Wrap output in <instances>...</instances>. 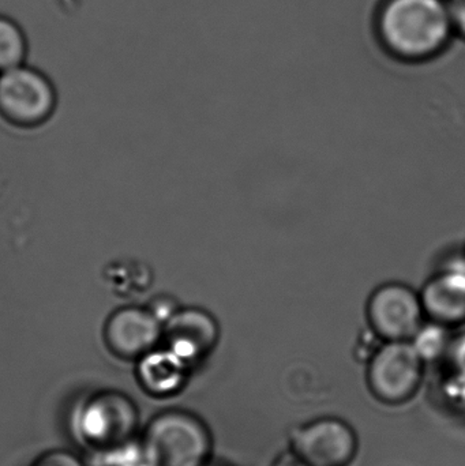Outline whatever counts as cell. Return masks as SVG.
I'll return each mask as SVG.
<instances>
[{"mask_svg": "<svg viewBox=\"0 0 465 466\" xmlns=\"http://www.w3.org/2000/svg\"><path fill=\"white\" fill-rule=\"evenodd\" d=\"M377 30L385 49L406 62L436 57L456 32L450 0H385Z\"/></svg>", "mask_w": 465, "mask_h": 466, "instance_id": "6da1fadb", "label": "cell"}, {"mask_svg": "<svg viewBox=\"0 0 465 466\" xmlns=\"http://www.w3.org/2000/svg\"><path fill=\"white\" fill-rule=\"evenodd\" d=\"M425 366L411 341L381 342L369 356L366 383L379 402L404 404L417 396Z\"/></svg>", "mask_w": 465, "mask_h": 466, "instance_id": "7a4b0ae2", "label": "cell"}, {"mask_svg": "<svg viewBox=\"0 0 465 466\" xmlns=\"http://www.w3.org/2000/svg\"><path fill=\"white\" fill-rule=\"evenodd\" d=\"M365 317L381 342L411 341L426 322L420 290L403 281L377 285L366 300Z\"/></svg>", "mask_w": 465, "mask_h": 466, "instance_id": "3957f363", "label": "cell"}, {"mask_svg": "<svg viewBox=\"0 0 465 466\" xmlns=\"http://www.w3.org/2000/svg\"><path fill=\"white\" fill-rule=\"evenodd\" d=\"M56 90L45 74L21 65L0 73V114L11 125L35 127L51 117Z\"/></svg>", "mask_w": 465, "mask_h": 466, "instance_id": "277c9868", "label": "cell"}, {"mask_svg": "<svg viewBox=\"0 0 465 466\" xmlns=\"http://www.w3.org/2000/svg\"><path fill=\"white\" fill-rule=\"evenodd\" d=\"M147 451L156 465L204 466L212 451V437L194 416L169 413L150 427Z\"/></svg>", "mask_w": 465, "mask_h": 466, "instance_id": "5b68a950", "label": "cell"}, {"mask_svg": "<svg viewBox=\"0 0 465 466\" xmlns=\"http://www.w3.org/2000/svg\"><path fill=\"white\" fill-rule=\"evenodd\" d=\"M358 446L354 429L332 416L308 421L292 438V454L306 466H349Z\"/></svg>", "mask_w": 465, "mask_h": 466, "instance_id": "8992f818", "label": "cell"}, {"mask_svg": "<svg viewBox=\"0 0 465 466\" xmlns=\"http://www.w3.org/2000/svg\"><path fill=\"white\" fill-rule=\"evenodd\" d=\"M426 320L450 330L465 326V263L461 254L434 271L420 289Z\"/></svg>", "mask_w": 465, "mask_h": 466, "instance_id": "52a82bcc", "label": "cell"}, {"mask_svg": "<svg viewBox=\"0 0 465 466\" xmlns=\"http://www.w3.org/2000/svg\"><path fill=\"white\" fill-rule=\"evenodd\" d=\"M163 339L168 350L188 366L215 350L220 339V325L207 309H177L164 323Z\"/></svg>", "mask_w": 465, "mask_h": 466, "instance_id": "ba28073f", "label": "cell"}, {"mask_svg": "<svg viewBox=\"0 0 465 466\" xmlns=\"http://www.w3.org/2000/svg\"><path fill=\"white\" fill-rule=\"evenodd\" d=\"M164 325L149 309H117L106 326L109 350L123 358L147 355L163 339Z\"/></svg>", "mask_w": 465, "mask_h": 466, "instance_id": "9c48e42d", "label": "cell"}, {"mask_svg": "<svg viewBox=\"0 0 465 466\" xmlns=\"http://www.w3.org/2000/svg\"><path fill=\"white\" fill-rule=\"evenodd\" d=\"M187 364L169 350L145 355L141 364V377L153 390L168 391L177 388L183 380Z\"/></svg>", "mask_w": 465, "mask_h": 466, "instance_id": "30bf717a", "label": "cell"}, {"mask_svg": "<svg viewBox=\"0 0 465 466\" xmlns=\"http://www.w3.org/2000/svg\"><path fill=\"white\" fill-rule=\"evenodd\" d=\"M27 56V37L21 25L0 14V73L24 65Z\"/></svg>", "mask_w": 465, "mask_h": 466, "instance_id": "8fae6325", "label": "cell"}, {"mask_svg": "<svg viewBox=\"0 0 465 466\" xmlns=\"http://www.w3.org/2000/svg\"><path fill=\"white\" fill-rule=\"evenodd\" d=\"M450 331L452 330L444 326L426 320L411 339V344L426 364L433 363L440 359L447 358L452 341Z\"/></svg>", "mask_w": 465, "mask_h": 466, "instance_id": "7c38bea8", "label": "cell"}, {"mask_svg": "<svg viewBox=\"0 0 465 466\" xmlns=\"http://www.w3.org/2000/svg\"><path fill=\"white\" fill-rule=\"evenodd\" d=\"M114 413L104 402H93L81 415V430L87 440L101 441L111 434Z\"/></svg>", "mask_w": 465, "mask_h": 466, "instance_id": "4fadbf2b", "label": "cell"}, {"mask_svg": "<svg viewBox=\"0 0 465 466\" xmlns=\"http://www.w3.org/2000/svg\"><path fill=\"white\" fill-rule=\"evenodd\" d=\"M447 358L452 361L458 374L465 377V333L459 337H452Z\"/></svg>", "mask_w": 465, "mask_h": 466, "instance_id": "5bb4252c", "label": "cell"}, {"mask_svg": "<svg viewBox=\"0 0 465 466\" xmlns=\"http://www.w3.org/2000/svg\"><path fill=\"white\" fill-rule=\"evenodd\" d=\"M450 7L455 30L465 38V0H450Z\"/></svg>", "mask_w": 465, "mask_h": 466, "instance_id": "9a60e30c", "label": "cell"}, {"mask_svg": "<svg viewBox=\"0 0 465 466\" xmlns=\"http://www.w3.org/2000/svg\"><path fill=\"white\" fill-rule=\"evenodd\" d=\"M461 258H463L464 263H465V246L463 247V249H461Z\"/></svg>", "mask_w": 465, "mask_h": 466, "instance_id": "2e32d148", "label": "cell"}, {"mask_svg": "<svg viewBox=\"0 0 465 466\" xmlns=\"http://www.w3.org/2000/svg\"><path fill=\"white\" fill-rule=\"evenodd\" d=\"M48 466H51V465H48Z\"/></svg>", "mask_w": 465, "mask_h": 466, "instance_id": "e0dca14e", "label": "cell"}]
</instances>
